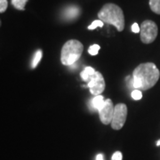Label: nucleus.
Wrapping results in <instances>:
<instances>
[{
  "label": "nucleus",
  "instance_id": "6e6552de",
  "mask_svg": "<svg viewBox=\"0 0 160 160\" xmlns=\"http://www.w3.org/2000/svg\"><path fill=\"white\" fill-rule=\"evenodd\" d=\"M80 14V9L78 6H68L66 9H64L63 11V17L66 20H75L76 18H78Z\"/></svg>",
  "mask_w": 160,
  "mask_h": 160
},
{
  "label": "nucleus",
  "instance_id": "9d476101",
  "mask_svg": "<svg viewBox=\"0 0 160 160\" xmlns=\"http://www.w3.org/2000/svg\"><path fill=\"white\" fill-rule=\"evenodd\" d=\"M104 102H105V100H104L102 95V94L101 95H97V96H95L92 100V106L93 109L99 110L102 107Z\"/></svg>",
  "mask_w": 160,
  "mask_h": 160
},
{
  "label": "nucleus",
  "instance_id": "f3484780",
  "mask_svg": "<svg viewBox=\"0 0 160 160\" xmlns=\"http://www.w3.org/2000/svg\"><path fill=\"white\" fill-rule=\"evenodd\" d=\"M8 6L7 0H0V12H6Z\"/></svg>",
  "mask_w": 160,
  "mask_h": 160
},
{
  "label": "nucleus",
  "instance_id": "6ab92c4d",
  "mask_svg": "<svg viewBox=\"0 0 160 160\" xmlns=\"http://www.w3.org/2000/svg\"><path fill=\"white\" fill-rule=\"evenodd\" d=\"M122 158H123L122 153L119 152V151H117V152H115L114 154H113L111 160H122Z\"/></svg>",
  "mask_w": 160,
  "mask_h": 160
},
{
  "label": "nucleus",
  "instance_id": "4be33fe9",
  "mask_svg": "<svg viewBox=\"0 0 160 160\" xmlns=\"http://www.w3.org/2000/svg\"><path fill=\"white\" fill-rule=\"evenodd\" d=\"M0 27H1V20H0Z\"/></svg>",
  "mask_w": 160,
  "mask_h": 160
},
{
  "label": "nucleus",
  "instance_id": "7ed1b4c3",
  "mask_svg": "<svg viewBox=\"0 0 160 160\" xmlns=\"http://www.w3.org/2000/svg\"><path fill=\"white\" fill-rule=\"evenodd\" d=\"M84 50L83 44L78 40L67 41L62 46L61 52V62L65 66H72L78 61Z\"/></svg>",
  "mask_w": 160,
  "mask_h": 160
},
{
  "label": "nucleus",
  "instance_id": "1a4fd4ad",
  "mask_svg": "<svg viewBox=\"0 0 160 160\" xmlns=\"http://www.w3.org/2000/svg\"><path fill=\"white\" fill-rule=\"evenodd\" d=\"M95 73V69L92 67H86L85 68V69L80 73V76L82 78V79L84 81H90L91 78L93 76V74Z\"/></svg>",
  "mask_w": 160,
  "mask_h": 160
},
{
  "label": "nucleus",
  "instance_id": "a211bd4d",
  "mask_svg": "<svg viewBox=\"0 0 160 160\" xmlns=\"http://www.w3.org/2000/svg\"><path fill=\"white\" fill-rule=\"evenodd\" d=\"M132 31L133 32V33H139L140 31H141V28H140V26L138 25V23L134 22L132 25Z\"/></svg>",
  "mask_w": 160,
  "mask_h": 160
},
{
  "label": "nucleus",
  "instance_id": "f8f14e48",
  "mask_svg": "<svg viewBox=\"0 0 160 160\" xmlns=\"http://www.w3.org/2000/svg\"><path fill=\"white\" fill-rule=\"evenodd\" d=\"M29 0H12V4L18 10L24 11L25 10V5L27 4Z\"/></svg>",
  "mask_w": 160,
  "mask_h": 160
},
{
  "label": "nucleus",
  "instance_id": "aec40b11",
  "mask_svg": "<svg viewBox=\"0 0 160 160\" xmlns=\"http://www.w3.org/2000/svg\"><path fill=\"white\" fill-rule=\"evenodd\" d=\"M96 160H104L103 159V156L102 154H98L96 156Z\"/></svg>",
  "mask_w": 160,
  "mask_h": 160
},
{
  "label": "nucleus",
  "instance_id": "412c9836",
  "mask_svg": "<svg viewBox=\"0 0 160 160\" xmlns=\"http://www.w3.org/2000/svg\"><path fill=\"white\" fill-rule=\"evenodd\" d=\"M157 146H160V140L157 142Z\"/></svg>",
  "mask_w": 160,
  "mask_h": 160
},
{
  "label": "nucleus",
  "instance_id": "f03ea898",
  "mask_svg": "<svg viewBox=\"0 0 160 160\" xmlns=\"http://www.w3.org/2000/svg\"><path fill=\"white\" fill-rule=\"evenodd\" d=\"M98 17L103 22L114 26L118 31H123L125 29V16L119 6L109 3L102 6L98 12Z\"/></svg>",
  "mask_w": 160,
  "mask_h": 160
},
{
  "label": "nucleus",
  "instance_id": "20e7f679",
  "mask_svg": "<svg viewBox=\"0 0 160 160\" xmlns=\"http://www.w3.org/2000/svg\"><path fill=\"white\" fill-rule=\"evenodd\" d=\"M141 40L144 44H150L154 42L158 37V25L150 20H146L141 25Z\"/></svg>",
  "mask_w": 160,
  "mask_h": 160
},
{
  "label": "nucleus",
  "instance_id": "4468645a",
  "mask_svg": "<svg viewBox=\"0 0 160 160\" xmlns=\"http://www.w3.org/2000/svg\"><path fill=\"white\" fill-rule=\"evenodd\" d=\"M103 24L104 22H102L101 20H96V21H93L92 22L91 25H89L88 26V29L89 30H92V29H95L97 27H103Z\"/></svg>",
  "mask_w": 160,
  "mask_h": 160
},
{
  "label": "nucleus",
  "instance_id": "ddd939ff",
  "mask_svg": "<svg viewBox=\"0 0 160 160\" xmlns=\"http://www.w3.org/2000/svg\"><path fill=\"white\" fill-rule=\"evenodd\" d=\"M42 51L41 50H38V51L35 52L34 57L32 59V62H31V68L32 69H35L38 64L39 63V62L41 61V58H42Z\"/></svg>",
  "mask_w": 160,
  "mask_h": 160
},
{
  "label": "nucleus",
  "instance_id": "f257e3e1",
  "mask_svg": "<svg viewBox=\"0 0 160 160\" xmlns=\"http://www.w3.org/2000/svg\"><path fill=\"white\" fill-rule=\"evenodd\" d=\"M159 78V69H158L154 63H142L133 70L132 87L140 91L149 90L158 83Z\"/></svg>",
  "mask_w": 160,
  "mask_h": 160
},
{
  "label": "nucleus",
  "instance_id": "0eeeda50",
  "mask_svg": "<svg viewBox=\"0 0 160 160\" xmlns=\"http://www.w3.org/2000/svg\"><path fill=\"white\" fill-rule=\"evenodd\" d=\"M114 109L115 107L112 101L110 99L105 100V102L102 107L98 110L99 115H100V119L102 122V124L104 125L111 124L113 115H114Z\"/></svg>",
  "mask_w": 160,
  "mask_h": 160
},
{
  "label": "nucleus",
  "instance_id": "39448f33",
  "mask_svg": "<svg viewBox=\"0 0 160 160\" xmlns=\"http://www.w3.org/2000/svg\"><path fill=\"white\" fill-rule=\"evenodd\" d=\"M127 118V107L124 103H118L115 106L114 115L111 121V126L114 130H120L124 126Z\"/></svg>",
  "mask_w": 160,
  "mask_h": 160
},
{
  "label": "nucleus",
  "instance_id": "9b49d317",
  "mask_svg": "<svg viewBox=\"0 0 160 160\" xmlns=\"http://www.w3.org/2000/svg\"><path fill=\"white\" fill-rule=\"evenodd\" d=\"M149 7L155 13L160 14V0H149Z\"/></svg>",
  "mask_w": 160,
  "mask_h": 160
},
{
  "label": "nucleus",
  "instance_id": "dca6fc26",
  "mask_svg": "<svg viewBox=\"0 0 160 160\" xmlns=\"http://www.w3.org/2000/svg\"><path fill=\"white\" fill-rule=\"evenodd\" d=\"M131 95H132V98L133 100H135V101H139V100H141V99L142 98V91L137 90V89H135V90H133V91L132 92Z\"/></svg>",
  "mask_w": 160,
  "mask_h": 160
},
{
  "label": "nucleus",
  "instance_id": "2eb2a0df",
  "mask_svg": "<svg viewBox=\"0 0 160 160\" xmlns=\"http://www.w3.org/2000/svg\"><path fill=\"white\" fill-rule=\"evenodd\" d=\"M100 46L99 45H92L89 47V49H88V52L91 54V55H96L98 54V52H99V50H100Z\"/></svg>",
  "mask_w": 160,
  "mask_h": 160
},
{
  "label": "nucleus",
  "instance_id": "423d86ee",
  "mask_svg": "<svg viewBox=\"0 0 160 160\" xmlns=\"http://www.w3.org/2000/svg\"><path fill=\"white\" fill-rule=\"evenodd\" d=\"M87 86L89 87L90 92L92 95L97 96L101 95V93L105 89V81L102 75L99 71H95V73L91 78L90 81L88 82Z\"/></svg>",
  "mask_w": 160,
  "mask_h": 160
}]
</instances>
